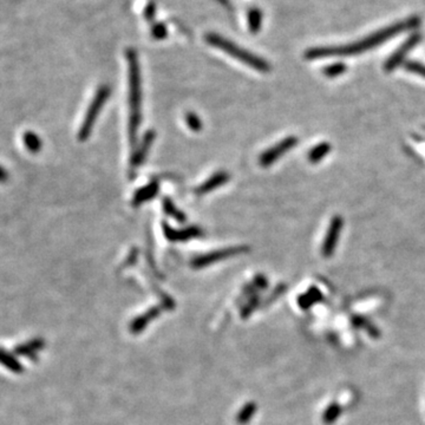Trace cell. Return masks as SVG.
I'll return each instance as SVG.
<instances>
[{
    "label": "cell",
    "mask_w": 425,
    "mask_h": 425,
    "mask_svg": "<svg viewBox=\"0 0 425 425\" xmlns=\"http://www.w3.org/2000/svg\"><path fill=\"white\" fill-rule=\"evenodd\" d=\"M127 60L129 65V102H130V119H129V138L131 147L136 144L137 131L141 123V104H142V88H141V70L137 53L134 49L127 50Z\"/></svg>",
    "instance_id": "cell-2"
},
{
    "label": "cell",
    "mask_w": 425,
    "mask_h": 425,
    "mask_svg": "<svg viewBox=\"0 0 425 425\" xmlns=\"http://www.w3.org/2000/svg\"><path fill=\"white\" fill-rule=\"evenodd\" d=\"M329 151H331V146H329L328 143L322 142L320 144H318V146L314 147L313 149H311V151L309 153V161L312 163L320 162L321 159L329 153Z\"/></svg>",
    "instance_id": "cell-15"
},
{
    "label": "cell",
    "mask_w": 425,
    "mask_h": 425,
    "mask_svg": "<svg viewBox=\"0 0 425 425\" xmlns=\"http://www.w3.org/2000/svg\"><path fill=\"white\" fill-rule=\"evenodd\" d=\"M343 225H344L343 219H341V216H338V215L335 216V218L332 219L331 223H329L327 233H326L325 235L324 242H322V248H321L322 255H324L325 257H329L333 253H335L338 240H339V235L341 233V230H343Z\"/></svg>",
    "instance_id": "cell-7"
},
{
    "label": "cell",
    "mask_w": 425,
    "mask_h": 425,
    "mask_svg": "<svg viewBox=\"0 0 425 425\" xmlns=\"http://www.w3.org/2000/svg\"><path fill=\"white\" fill-rule=\"evenodd\" d=\"M163 233L168 240L176 242V241H187L192 240L194 238H200L202 235V230L199 227H189L184 229H173L167 223H163Z\"/></svg>",
    "instance_id": "cell-9"
},
{
    "label": "cell",
    "mask_w": 425,
    "mask_h": 425,
    "mask_svg": "<svg viewBox=\"0 0 425 425\" xmlns=\"http://www.w3.org/2000/svg\"><path fill=\"white\" fill-rule=\"evenodd\" d=\"M420 18L413 16L411 18L405 19L399 22L384 28L381 31H377L372 35L367 36L362 40L355 41L352 44L341 45V46H325V48H313L305 52V58L309 60H316L321 58H328V57L335 56H352L363 53L365 51L372 50L375 46H379L386 40H390L391 38L400 35L408 30L417 29L420 25Z\"/></svg>",
    "instance_id": "cell-1"
},
{
    "label": "cell",
    "mask_w": 425,
    "mask_h": 425,
    "mask_svg": "<svg viewBox=\"0 0 425 425\" xmlns=\"http://www.w3.org/2000/svg\"><path fill=\"white\" fill-rule=\"evenodd\" d=\"M151 36L157 40L166 39V37L168 36V30H167L164 24L158 22V24H155L153 26V29H151Z\"/></svg>",
    "instance_id": "cell-20"
},
{
    "label": "cell",
    "mask_w": 425,
    "mask_h": 425,
    "mask_svg": "<svg viewBox=\"0 0 425 425\" xmlns=\"http://www.w3.org/2000/svg\"><path fill=\"white\" fill-rule=\"evenodd\" d=\"M7 180H9V173L6 172L4 167L0 166V183H5Z\"/></svg>",
    "instance_id": "cell-23"
},
{
    "label": "cell",
    "mask_w": 425,
    "mask_h": 425,
    "mask_svg": "<svg viewBox=\"0 0 425 425\" xmlns=\"http://www.w3.org/2000/svg\"><path fill=\"white\" fill-rule=\"evenodd\" d=\"M110 93H111V89H110V86L108 85H102L101 88L97 90L92 102H91V104L88 108V111H86V115L81 125V129H79L78 138L81 139V141H85V139L89 138L91 131H92L95 122H96L97 117L100 115L101 110L105 104V102L108 101Z\"/></svg>",
    "instance_id": "cell-4"
},
{
    "label": "cell",
    "mask_w": 425,
    "mask_h": 425,
    "mask_svg": "<svg viewBox=\"0 0 425 425\" xmlns=\"http://www.w3.org/2000/svg\"><path fill=\"white\" fill-rule=\"evenodd\" d=\"M247 18L249 31L255 35L260 31L261 25H263V12L259 9H250Z\"/></svg>",
    "instance_id": "cell-14"
},
{
    "label": "cell",
    "mask_w": 425,
    "mask_h": 425,
    "mask_svg": "<svg viewBox=\"0 0 425 425\" xmlns=\"http://www.w3.org/2000/svg\"><path fill=\"white\" fill-rule=\"evenodd\" d=\"M246 250H247V248L244 247V246L215 250V252H211L209 254H204V255L195 257V259L193 260V266H194V267H204V266L215 263V261H220L227 259V257L238 255V254L244 253Z\"/></svg>",
    "instance_id": "cell-8"
},
{
    "label": "cell",
    "mask_w": 425,
    "mask_h": 425,
    "mask_svg": "<svg viewBox=\"0 0 425 425\" xmlns=\"http://www.w3.org/2000/svg\"><path fill=\"white\" fill-rule=\"evenodd\" d=\"M0 364H3L4 366H6L7 369L11 371L17 372V373L22 371V366L20 364H19L12 356L6 353V352L3 350H0Z\"/></svg>",
    "instance_id": "cell-16"
},
{
    "label": "cell",
    "mask_w": 425,
    "mask_h": 425,
    "mask_svg": "<svg viewBox=\"0 0 425 425\" xmlns=\"http://www.w3.org/2000/svg\"><path fill=\"white\" fill-rule=\"evenodd\" d=\"M346 70H347V67L345 63H335V64H331V65L326 66L324 69V74L325 76H327V77L329 78H335V77H338V76L343 75Z\"/></svg>",
    "instance_id": "cell-18"
},
{
    "label": "cell",
    "mask_w": 425,
    "mask_h": 425,
    "mask_svg": "<svg viewBox=\"0 0 425 425\" xmlns=\"http://www.w3.org/2000/svg\"><path fill=\"white\" fill-rule=\"evenodd\" d=\"M163 208H164V211L168 214L169 216H172L175 220H177L178 222H184L185 221V216L183 212L181 210H178L175 204L172 202V200L168 199V197H166L164 200H163Z\"/></svg>",
    "instance_id": "cell-17"
},
{
    "label": "cell",
    "mask_w": 425,
    "mask_h": 425,
    "mask_svg": "<svg viewBox=\"0 0 425 425\" xmlns=\"http://www.w3.org/2000/svg\"><path fill=\"white\" fill-rule=\"evenodd\" d=\"M298 138L294 137V136H290V137L284 138L282 141H280L278 144H275L274 147L269 148L268 150H266L265 153L260 156V166L261 167H269L273 163L278 161V159L284 156L285 154L287 153L288 150H291L292 148H294L298 144Z\"/></svg>",
    "instance_id": "cell-6"
},
{
    "label": "cell",
    "mask_w": 425,
    "mask_h": 425,
    "mask_svg": "<svg viewBox=\"0 0 425 425\" xmlns=\"http://www.w3.org/2000/svg\"><path fill=\"white\" fill-rule=\"evenodd\" d=\"M229 181V175L226 172H219L208 178L206 182H203L199 188H196L195 193L197 195H204L214 191V189L221 187Z\"/></svg>",
    "instance_id": "cell-11"
},
{
    "label": "cell",
    "mask_w": 425,
    "mask_h": 425,
    "mask_svg": "<svg viewBox=\"0 0 425 425\" xmlns=\"http://www.w3.org/2000/svg\"><path fill=\"white\" fill-rule=\"evenodd\" d=\"M155 139V132L153 130L148 131L142 139L141 146L137 148V150L135 151L134 155L131 157V167L132 168H137L138 166H141L144 158L148 155V151H149L150 147L153 146V142Z\"/></svg>",
    "instance_id": "cell-10"
},
{
    "label": "cell",
    "mask_w": 425,
    "mask_h": 425,
    "mask_svg": "<svg viewBox=\"0 0 425 425\" xmlns=\"http://www.w3.org/2000/svg\"><path fill=\"white\" fill-rule=\"evenodd\" d=\"M22 141H24L26 149L31 151L32 154H38L41 150V148H43L41 138L33 131H26L24 137H22Z\"/></svg>",
    "instance_id": "cell-13"
},
{
    "label": "cell",
    "mask_w": 425,
    "mask_h": 425,
    "mask_svg": "<svg viewBox=\"0 0 425 425\" xmlns=\"http://www.w3.org/2000/svg\"><path fill=\"white\" fill-rule=\"evenodd\" d=\"M206 41L208 44H210L211 46L226 52L227 55L231 56L235 59L240 60L241 63L247 64L249 67H252L254 70L260 72H268L271 70V65H269L267 60L245 50V49L239 46V45L228 40L227 38L218 35V33H208V35H206Z\"/></svg>",
    "instance_id": "cell-3"
},
{
    "label": "cell",
    "mask_w": 425,
    "mask_h": 425,
    "mask_svg": "<svg viewBox=\"0 0 425 425\" xmlns=\"http://www.w3.org/2000/svg\"><path fill=\"white\" fill-rule=\"evenodd\" d=\"M405 69L408 71L412 72V74H417L422 77H425V65L424 64H420L418 62H408L405 64Z\"/></svg>",
    "instance_id": "cell-21"
},
{
    "label": "cell",
    "mask_w": 425,
    "mask_h": 425,
    "mask_svg": "<svg viewBox=\"0 0 425 425\" xmlns=\"http://www.w3.org/2000/svg\"><path fill=\"white\" fill-rule=\"evenodd\" d=\"M155 13H156V6H155L154 3H150L144 10V17L148 21H151L155 17Z\"/></svg>",
    "instance_id": "cell-22"
},
{
    "label": "cell",
    "mask_w": 425,
    "mask_h": 425,
    "mask_svg": "<svg viewBox=\"0 0 425 425\" xmlns=\"http://www.w3.org/2000/svg\"><path fill=\"white\" fill-rule=\"evenodd\" d=\"M157 193H158L157 182H151V183L144 185L143 188H139L138 191L135 193L134 197H132V206L138 207V206H141V204L146 203L147 201L153 200Z\"/></svg>",
    "instance_id": "cell-12"
},
{
    "label": "cell",
    "mask_w": 425,
    "mask_h": 425,
    "mask_svg": "<svg viewBox=\"0 0 425 425\" xmlns=\"http://www.w3.org/2000/svg\"><path fill=\"white\" fill-rule=\"evenodd\" d=\"M420 40H422V35L418 32L410 36L408 39L400 45V48L394 51L392 55L390 56V58L386 60L384 64V70L386 72H391L396 69V67L399 66V64L403 62L405 57L413 50V48H416L417 45L420 43Z\"/></svg>",
    "instance_id": "cell-5"
},
{
    "label": "cell",
    "mask_w": 425,
    "mask_h": 425,
    "mask_svg": "<svg viewBox=\"0 0 425 425\" xmlns=\"http://www.w3.org/2000/svg\"><path fill=\"white\" fill-rule=\"evenodd\" d=\"M185 123H187L188 127L195 132L200 131L201 129H202V122H201L200 117L194 112H188L187 115H185Z\"/></svg>",
    "instance_id": "cell-19"
}]
</instances>
